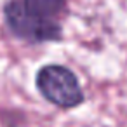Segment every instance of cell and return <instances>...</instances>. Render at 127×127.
<instances>
[{"label": "cell", "instance_id": "cell-1", "mask_svg": "<svg viewBox=\"0 0 127 127\" xmlns=\"http://www.w3.org/2000/svg\"><path fill=\"white\" fill-rule=\"evenodd\" d=\"M68 0H9L4 16L9 30L28 44L61 38V18Z\"/></svg>", "mask_w": 127, "mask_h": 127}, {"label": "cell", "instance_id": "cell-2", "mask_svg": "<svg viewBox=\"0 0 127 127\" xmlns=\"http://www.w3.org/2000/svg\"><path fill=\"white\" fill-rule=\"evenodd\" d=\"M38 92L59 108H75L84 103V92L71 70L61 64H45L35 78Z\"/></svg>", "mask_w": 127, "mask_h": 127}]
</instances>
